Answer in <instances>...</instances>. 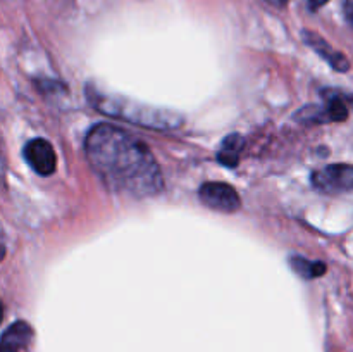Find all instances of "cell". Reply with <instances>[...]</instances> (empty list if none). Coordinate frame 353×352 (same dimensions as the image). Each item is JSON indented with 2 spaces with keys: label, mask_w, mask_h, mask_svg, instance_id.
Returning a JSON list of instances; mask_svg holds the SVG:
<instances>
[{
  "label": "cell",
  "mask_w": 353,
  "mask_h": 352,
  "mask_svg": "<svg viewBox=\"0 0 353 352\" xmlns=\"http://www.w3.org/2000/svg\"><path fill=\"white\" fill-rule=\"evenodd\" d=\"M85 152L102 182L116 192L152 197L162 190V173L148 145L123 128L100 123L88 131Z\"/></svg>",
  "instance_id": "obj_1"
},
{
  "label": "cell",
  "mask_w": 353,
  "mask_h": 352,
  "mask_svg": "<svg viewBox=\"0 0 353 352\" xmlns=\"http://www.w3.org/2000/svg\"><path fill=\"white\" fill-rule=\"evenodd\" d=\"M24 157L33 171L41 176H50L57 168V155H55L54 147L43 138H34L28 141L24 147Z\"/></svg>",
  "instance_id": "obj_6"
},
{
  "label": "cell",
  "mask_w": 353,
  "mask_h": 352,
  "mask_svg": "<svg viewBox=\"0 0 353 352\" xmlns=\"http://www.w3.org/2000/svg\"><path fill=\"white\" fill-rule=\"evenodd\" d=\"M199 197L203 206L210 207L214 211H219V213H234V211L240 209L241 204L236 190L231 185H228V183L221 182L203 183L200 186Z\"/></svg>",
  "instance_id": "obj_5"
},
{
  "label": "cell",
  "mask_w": 353,
  "mask_h": 352,
  "mask_svg": "<svg viewBox=\"0 0 353 352\" xmlns=\"http://www.w3.org/2000/svg\"><path fill=\"white\" fill-rule=\"evenodd\" d=\"M292 266L296 273H299L302 278H317V276H323L326 273V264L319 261H309L305 257H292Z\"/></svg>",
  "instance_id": "obj_10"
},
{
  "label": "cell",
  "mask_w": 353,
  "mask_h": 352,
  "mask_svg": "<svg viewBox=\"0 0 353 352\" xmlns=\"http://www.w3.org/2000/svg\"><path fill=\"white\" fill-rule=\"evenodd\" d=\"M305 40H307V43H309L310 47H312L314 50H316L317 54L324 59V61L330 62V64L333 66L336 71H347L348 69L347 59H345L340 52L333 50V48H331L330 45L323 40V38L317 37V35H312V33H305Z\"/></svg>",
  "instance_id": "obj_8"
},
{
  "label": "cell",
  "mask_w": 353,
  "mask_h": 352,
  "mask_svg": "<svg viewBox=\"0 0 353 352\" xmlns=\"http://www.w3.org/2000/svg\"><path fill=\"white\" fill-rule=\"evenodd\" d=\"M243 138L240 135L233 133L230 137L224 138V141L221 144L219 154H217V161L221 164L228 166V168H234L238 164V159H240V152L243 148Z\"/></svg>",
  "instance_id": "obj_9"
},
{
  "label": "cell",
  "mask_w": 353,
  "mask_h": 352,
  "mask_svg": "<svg viewBox=\"0 0 353 352\" xmlns=\"http://www.w3.org/2000/svg\"><path fill=\"white\" fill-rule=\"evenodd\" d=\"M343 10H345V17H347L348 24L353 28V0H345Z\"/></svg>",
  "instance_id": "obj_11"
},
{
  "label": "cell",
  "mask_w": 353,
  "mask_h": 352,
  "mask_svg": "<svg viewBox=\"0 0 353 352\" xmlns=\"http://www.w3.org/2000/svg\"><path fill=\"white\" fill-rule=\"evenodd\" d=\"M265 2H269L271 6H276V7H285L286 3H288V0H265Z\"/></svg>",
  "instance_id": "obj_12"
},
{
  "label": "cell",
  "mask_w": 353,
  "mask_h": 352,
  "mask_svg": "<svg viewBox=\"0 0 353 352\" xmlns=\"http://www.w3.org/2000/svg\"><path fill=\"white\" fill-rule=\"evenodd\" d=\"M314 188L323 193L352 192L353 190V166L352 164H330L312 175Z\"/></svg>",
  "instance_id": "obj_4"
},
{
  "label": "cell",
  "mask_w": 353,
  "mask_h": 352,
  "mask_svg": "<svg viewBox=\"0 0 353 352\" xmlns=\"http://www.w3.org/2000/svg\"><path fill=\"white\" fill-rule=\"evenodd\" d=\"M86 95H88L90 102L95 106V109H99L105 116L119 117V119L130 121V123L140 124L145 128H154V130H174L183 124V117L178 113L110 95L92 83L86 85Z\"/></svg>",
  "instance_id": "obj_2"
},
{
  "label": "cell",
  "mask_w": 353,
  "mask_h": 352,
  "mask_svg": "<svg viewBox=\"0 0 353 352\" xmlns=\"http://www.w3.org/2000/svg\"><path fill=\"white\" fill-rule=\"evenodd\" d=\"M309 2L312 3V6H324V3L330 2V0H309Z\"/></svg>",
  "instance_id": "obj_13"
},
{
  "label": "cell",
  "mask_w": 353,
  "mask_h": 352,
  "mask_svg": "<svg viewBox=\"0 0 353 352\" xmlns=\"http://www.w3.org/2000/svg\"><path fill=\"white\" fill-rule=\"evenodd\" d=\"M31 340V328L24 321L10 324L2 337V352H19Z\"/></svg>",
  "instance_id": "obj_7"
},
{
  "label": "cell",
  "mask_w": 353,
  "mask_h": 352,
  "mask_svg": "<svg viewBox=\"0 0 353 352\" xmlns=\"http://www.w3.org/2000/svg\"><path fill=\"white\" fill-rule=\"evenodd\" d=\"M300 123H333V121H345L348 117V106L345 99L338 93H324L323 106H309L300 109L295 114Z\"/></svg>",
  "instance_id": "obj_3"
}]
</instances>
